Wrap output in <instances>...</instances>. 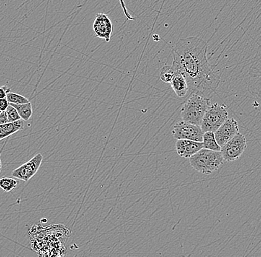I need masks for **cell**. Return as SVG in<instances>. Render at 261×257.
Returning <instances> with one entry per match:
<instances>
[{
	"label": "cell",
	"mask_w": 261,
	"mask_h": 257,
	"mask_svg": "<svg viewBox=\"0 0 261 257\" xmlns=\"http://www.w3.org/2000/svg\"><path fill=\"white\" fill-rule=\"evenodd\" d=\"M208 43L197 37L180 39L173 47L172 64L187 81L189 93L210 99L220 82V73L207 58Z\"/></svg>",
	"instance_id": "obj_1"
},
{
	"label": "cell",
	"mask_w": 261,
	"mask_h": 257,
	"mask_svg": "<svg viewBox=\"0 0 261 257\" xmlns=\"http://www.w3.org/2000/svg\"><path fill=\"white\" fill-rule=\"evenodd\" d=\"M210 105V99L195 94H190L181 109L182 121L201 126L204 115Z\"/></svg>",
	"instance_id": "obj_2"
},
{
	"label": "cell",
	"mask_w": 261,
	"mask_h": 257,
	"mask_svg": "<svg viewBox=\"0 0 261 257\" xmlns=\"http://www.w3.org/2000/svg\"><path fill=\"white\" fill-rule=\"evenodd\" d=\"M189 159V163L196 172L204 175H210L212 172L218 170L225 162L220 151L205 149L200 150Z\"/></svg>",
	"instance_id": "obj_3"
},
{
	"label": "cell",
	"mask_w": 261,
	"mask_h": 257,
	"mask_svg": "<svg viewBox=\"0 0 261 257\" xmlns=\"http://www.w3.org/2000/svg\"><path fill=\"white\" fill-rule=\"evenodd\" d=\"M228 119L227 106L215 103L210 105L204 115L201 123V129L203 133H215Z\"/></svg>",
	"instance_id": "obj_4"
},
{
	"label": "cell",
	"mask_w": 261,
	"mask_h": 257,
	"mask_svg": "<svg viewBox=\"0 0 261 257\" xmlns=\"http://www.w3.org/2000/svg\"><path fill=\"white\" fill-rule=\"evenodd\" d=\"M172 134L177 140H189L203 142V131L201 127L190 124L184 121L174 125Z\"/></svg>",
	"instance_id": "obj_5"
},
{
	"label": "cell",
	"mask_w": 261,
	"mask_h": 257,
	"mask_svg": "<svg viewBox=\"0 0 261 257\" xmlns=\"http://www.w3.org/2000/svg\"><path fill=\"white\" fill-rule=\"evenodd\" d=\"M247 148L246 137L241 133H238L232 139L221 147L222 155L225 162H234L240 159Z\"/></svg>",
	"instance_id": "obj_6"
},
{
	"label": "cell",
	"mask_w": 261,
	"mask_h": 257,
	"mask_svg": "<svg viewBox=\"0 0 261 257\" xmlns=\"http://www.w3.org/2000/svg\"><path fill=\"white\" fill-rule=\"evenodd\" d=\"M42 160H43V156L41 154H37L29 162L13 170V177L23 181H29L38 172L42 165Z\"/></svg>",
	"instance_id": "obj_7"
},
{
	"label": "cell",
	"mask_w": 261,
	"mask_h": 257,
	"mask_svg": "<svg viewBox=\"0 0 261 257\" xmlns=\"http://www.w3.org/2000/svg\"><path fill=\"white\" fill-rule=\"evenodd\" d=\"M239 133V127L236 119L228 118L215 132L217 142L222 147Z\"/></svg>",
	"instance_id": "obj_8"
},
{
	"label": "cell",
	"mask_w": 261,
	"mask_h": 257,
	"mask_svg": "<svg viewBox=\"0 0 261 257\" xmlns=\"http://www.w3.org/2000/svg\"><path fill=\"white\" fill-rule=\"evenodd\" d=\"M93 30L99 38L103 39L106 42L110 41L112 36V23L110 19L105 14H97L93 24Z\"/></svg>",
	"instance_id": "obj_9"
},
{
	"label": "cell",
	"mask_w": 261,
	"mask_h": 257,
	"mask_svg": "<svg viewBox=\"0 0 261 257\" xmlns=\"http://www.w3.org/2000/svg\"><path fill=\"white\" fill-rule=\"evenodd\" d=\"M175 146L179 157L187 159L192 157L203 149V142L189 140H177Z\"/></svg>",
	"instance_id": "obj_10"
},
{
	"label": "cell",
	"mask_w": 261,
	"mask_h": 257,
	"mask_svg": "<svg viewBox=\"0 0 261 257\" xmlns=\"http://www.w3.org/2000/svg\"><path fill=\"white\" fill-rule=\"evenodd\" d=\"M172 66L175 68L177 73H176L172 82H171V88H172L177 97H184L189 93V88H188L187 81H186L182 74H181L180 71L177 69V67L174 66V64H172Z\"/></svg>",
	"instance_id": "obj_11"
},
{
	"label": "cell",
	"mask_w": 261,
	"mask_h": 257,
	"mask_svg": "<svg viewBox=\"0 0 261 257\" xmlns=\"http://www.w3.org/2000/svg\"><path fill=\"white\" fill-rule=\"evenodd\" d=\"M24 126V121L22 120L8 124L0 125V140L21 131L23 129Z\"/></svg>",
	"instance_id": "obj_12"
},
{
	"label": "cell",
	"mask_w": 261,
	"mask_h": 257,
	"mask_svg": "<svg viewBox=\"0 0 261 257\" xmlns=\"http://www.w3.org/2000/svg\"><path fill=\"white\" fill-rule=\"evenodd\" d=\"M203 149L211 150V151H220L221 147L217 142L215 139V133H204L203 138Z\"/></svg>",
	"instance_id": "obj_13"
},
{
	"label": "cell",
	"mask_w": 261,
	"mask_h": 257,
	"mask_svg": "<svg viewBox=\"0 0 261 257\" xmlns=\"http://www.w3.org/2000/svg\"><path fill=\"white\" fill-rule=\"evenodd\" d=\"M9 105L16 109L21 119L24 121H28L32 116L33 110L31 102L27 104H19V105H15V104H9Z\"/></svg>",
	"instance_id": "obj_14"
},
{
	"label": "cell",
	"mask_w": 261,
	"mask_h": 257,
	"mask_svg": "<svg viewBox=\"0 0 261 257\" xmlns=\"http://www.w3.org/2000/svg\"><path fill=\"white\" fill-rule=\"evenodd\" d=\"M176 73H177V71L172 65L171 66H164L161 69L160 78H161L162 82L171 84L173 79L175 76Z\"/></svg>",
	"instance_id": "obj_15"
},
{
	"label": "cell",
	"mask_w": 261,
	"mask_h": 257,
	"mask_svg": "<svg viewBox=\"0 0 261 257\" xmlns=\"http://www.w3.org/2000/svg\"><path fill=\"white\" fill-rule=\"evenodd\" d=\"M18 182L15 179L11 177H3L0 179V188L6 192H10L15 189L17 186Z\"/></svg>",
	"instance_id": "obj_16"
},
{
	"label": "cell",
	"mask_w": 261,
	"mask_h": 257,
	"mask_svg": "<svg viewBox=\"0 0 261 257\" xmlns=\"http://www.w3.org/2000/svg\"><path fill=\"white\" fill-rule=\"evenodd\" d=\"M6 99H7L8 103L15 104V105H19V104H27L30 102L24 96L12 92L8 93L7 95H6Z\"/></svg>",
	"instance_id": "obj_17"
},
{
	"label": "cell",
	"mask_w": 261,
	"mask_h": 257,
	"mask_svg": "<svg viewBox=\"0 0 261 257\" xmlns=\"http://www.w3.org/2000/svg\"><path fill=\"white\" fill-rule=\"evenodd\" d=\"M6 112L9 123H14V122H17L19 121V120H22L19 113H18V112L16 111V109L14 108V107L11 106L10 105L7 110H6Z\"/></svg>",
	"instance_id": "obj_18"
},
{
	"label": "cell",
	"mask_w": 261,
	"mask_h": 257,
	"mask_svg": "<svg viewBox=\"0 0 261 257\" xmlns=\"http://www.w3.org/2000/svg\"><path fill=\"white\" fill-rule=\"evenodd\" d=\"M8 106H9V103H8L7 99H0V111H6Z\"/></svg>",
	"instance_id": "obj_19"
},
{
	"label": "cell",
	"mask_w": 261,
	"mask_h": 257,
	"mask_svg": "<svg viewBox=\"0 0 261 257\" xmlns=\"http://www.w3.org/2000/svg\"><path fill=\"white\" fill-rule=\"evenodd\" d=\"M10 92H11V89L7 86L0 87V99L6 98V95Z\"/></svg>",
	"instance_id": "obj_20"
},
{
	"label": "cell",
	"mask_w": 261,
	"mask_h": 257,
	"mask_svg": "<svg viewBox=\"0 0 261 257\" xmlns=\"http://www.w3.org/2000/svg\"><path fill=\"white\" fill-rule=\"evenodd\" d=\"M8 123H9V122H8L6 112H1V113H0V125L8 124Z\"/></svg>",
	"instance_id": "obj_21"
},
{
	"label": "cell",
	"mask_w": 261,
	"mask_h": 257,
	"mask_svg": "<svg viewBox=\"0 0 261 257\" xmlns=\"http://www.w3.org/2000/svg\"><path fill=\"white\" fill-rule=\"evenodd\" d=\"M0 169H1V162H0Z\"/></svg>",
	"instance_id": "obj_22"
},
{
	"label": "cell",
	"mask_w": 261,
	"mask_h": 257,
	"mask_svg": "<svg viewBox=\"0 0 261 257\" xmlns=\"http://www.w3.org/2000/svg\"><path fill=\"white\" fill-rule=\"evenodd\" d=\"M0 113H1V111H0Z\"/></svg>",
	"instance_id": "obj_23"
}]
</instances>
